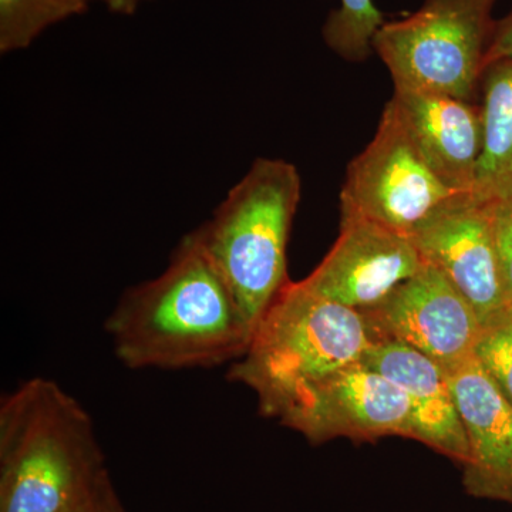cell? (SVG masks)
<instances>
[{
  "label": "cell",
  "instance_id": "1",
  "mask_svg": "<svg viewBox=\"0 0 512 512\" xmlns=\"http://www.w3.org/2000/svg\"><path fill=\"white\" fill-rule=\"evenodd\" d=\"M106 330L127 367L174 370L234 363L254 333L192 232L163 274L121 295Z\"/></svg>",
  "mask_w": 512,
  "mask_h": 512
},
{
  "label": "cell",
  "instance_id": "2",
  "mask_svg": "<svg viewBox=\"0 0 512 512\" xmlns=\"http://www.w3.org/2000/svg\"><path fill=\"white\" fill-rule=\"evenodd\" d=\"M111 484L93 420L53 380L33 377L0 406V512H77Z\"/></svg>",
  "mask_w": 512,
  "mask_h": 512
},
{
  "label": "cell",
  "instance_id": "3",
  "mask_svg": "<svg viewBox=\"0 0 512 512\" xmlns=\"http://www.w3.org/2000/svg\"><path fill=\"white\" fill-rule=\"evenodd\" d=\"M373 345L362 312L291 281L259 320L228 376L256 394L262 414L279 419L306 390L362 363Z\"/></svg>",
  "mask_w": 512,
  "mask_h": 512
},
{
  "label": "cell",
  "instance_id": "4",
  "mask_svg": "<svg viewBox=\"0 0 512 512\" xmlns=\"http://www.w3.org/2000/svg\"><path fill=\"white\" fill-rule=\"evenodd\" d=\"M301 194L295 165L256 158L210 220L192 231L252 330L291 282L286 249Z\"/></svg>",
  "mask_w": 512,
  "mask_h": 512
},
{
  "label": "cell",
  "instance_id": "5",
  "mask_svg": "<svg viewBox=\"0 0 512 512\" xmlns=\"http://www.w3.org/2000/svg\"><path fill=\"white\" fill-rule=\"evenodd\" d=\"M498 0H424L412 15L386 22L373 52L386 64L394 90L473 100L483 79Z\"/></svg>",
  "mask_w": 512,
  "mask_h": 512
},
{
  "label": "cell",
  "instance_id": "6",
  "mask_svg": "<svg viewBox=\"0 0 512 512\" xmlns=\"http://www.w3.org/2000/svg\"><path fill=\"white\" fill-rule=\"evenodd\" d=\"M463 192L434 173L392 104L373 140L346 171L340 214L359 215L409 235L441 205Z\"/></svg>",
  "mask_w": 512,
  "mask_h": 512
},
{
  "label": "cell",
  "instance_id": "7",
  "mask_svg": "<svg viewBox=\"0 0 512 512\" xmlns=\"http://www.w3.org/2000/svg\"><path fill=\"white\" fill-rule=\"evenodd\" d=\"M360 312L375 343L410 346L444 370L474 355L481 329L470 302L427 262L382 301Z\"/></svg>",
  "mask_w": 512,
  "mask_h": 512
},
{
  "label": "cell",
  "instance_id": "8",
  "mask_svg": "<svg viewBox=\"0 0 512 512\" xmlns=\"http://www.w3.org/2000/svg\"><path fill=\"white\" fill-rule=\"evenodd\" d=\"M312 444L346 437L413 439L409 399L399 386L363 365L343 367L302 393L279 417Z\"/></svg>",
  "mask_w": 512,
  "mask_h": 512
},
{
  "label": "cell",
  "instance_id": "9",
  "mask_svg": "<svg viewBox=\"0 0 512 512\" xmlns=\"http://www.w3.org/2000/svg\"><path fill=\"white\" fill-rule=\"evenodd\" d=\"M427 264L436 266L483 322L510 302L495 245L493 208L471 192L451 198L410 232Z\"/></svg>",
  "mask_w": 512,
  "mask_h": 512
},
{
  "label": "cell",
  "instance_id": "10",
  "mask_svg": "<svg viewBox=\"0 0 512 512\" xmlns=\"http://www.w3.org/2000/svg\"><path fill=\"white\" fill-rule=\"evenodd\" d=\"M424 264L409 235L359 215L340 214L335 245L302 284L322 298L362 311Z\"/></svg>",
  "mask_w": 512,
  "mask_h": 512
},
{
  "label": "cell",
  "instance_id": "11",
  "mask_svg": "<svg viewBox=\"0 0 512 512\" xmlns=\"http://www.w3.org/2000/svg\"><path fill=\"white\" fill-rule=\"evenodd\" d=\"M468 443V495L512 505V404L471 356L446 370Z\"/></svg>",
  "mask_w": 512,
  "mask_h": 512
},
{
  "label": "cell",
  "instance_id": "12",
  "mask_svg": "<svg viewBox=\"0 0 512 512\" xmlns=\"http://www.w3.org/2000/svg\"><path fill=\"white\" fill-rule=\"evenodd\" d=\"M389 103L434 173L451 190L473 191L483 148L481 106L409 90H394Z\"/></svg>",
  "mask_w": 512,
  "mask_h": 512
},
{
  "label": "cell",
  "instance_id": "13",
  "mask_svg": "<svg viewBox=\"0 0 512 512\" xmlns=\"http://www.w3.org/2000/svg\"><path fill=\"white\" fill-rule=\"evenodd\" d=\"M363 365L399 386L409 399L413 439L461 464L468 443L446 370L419 350L396 342H376Z\"/></svg>",
  "mask_w": 512,
  "mask_h": 512
},
{
  "label": "cell",
  "instance_id": "14",
  "mask_svg": "<svg viewBox=\"0 0 512 512\" xmlns=\"http://www.w3.org/2000/svg\"><path fill=\"white\" fill-rule=\"evenodd\" d=\"M481 82L483 148L471 194L493 204L512 195V56L485 67Z\"/></svg>",
  "mask_w": 512,
  "mask_h": 512
},
{
  "label": "cell",
  "instance_id": "15",
  "mask_svg": "<svg viewBox=\"0 0 512 512\" xmlns=\"http://www.w3.org/2000/svg\"><path fill=\"white\" fill-rule=\"evenodd\" d=\"M86 10L79 0H0V52L28 49L50 26Z\"/></svg>",
  "mask_w": 512,
  "mask_h": 512
},
{
  "label": "cell",
  "instance_id": "16",
  "mask_svg": "<svg viewBox=\"0 0 512 512\" xmlns=\"http://www.w3.org/2000/svg\"><path fill=\"white\" fill-rule=\"evenodd\" d=\"M322 28L323 40L332 52L348 62H365L373 52V39L382 28V12L373 0H339Z\"/></svg>",
  "mask_w": 512,
  "mask_h": 512
},
{
  "label": "cell",
  "instance_id": "17",
  "mask_svg": "<svg viewBox=\"0 0 512 512\" xmlns=\"http://www.w3.org/2000/svg\"><path fill=\"white\" fill-rule=\"evenodd\" d=\"M474 357L512 404V301L481 322Z\"/></svg>",
  "mask_w": 512,
  "mask_h": 512
},
{
  "label": "cell",
  "instance_id": "18",
  "mask_svg": "<svg viewBox=\"0 0 512 512\" xmlns=\"http://www.w3.org/2000/svg\"><path fill=\"white\" fill-rule=\"evenodd\" d=\"M495 245L500 259L505 289L512 301V195L505 200L493 202Z\"/></svg>",
  "mask_w": 512,
  "mask_h": 512
},
{
  "label": "cell",
  "instance_id": "19",
  "mask_svg": "<svg viewBox=\"0 0 512 512\" xmlns=\"http://www.w3.org/2000/svg\"><path fill=\"white\" fill-rule=\"evenodd\" d=\"M512 56V10L505 18L497 20L490 46L484 60L485 67Z\"/></svg>",
  "mask_w": 512,
  "mask_h": 512
},
{
  "label": "cell",
  "instance_id": "20",
  "mask_svg": "<svg viewBox=\"0 0 512 512\" xmlns=\"http://www.w3.org/2000/svg\"><path fill=\"white\" fill-rule=\"evenodd\" d=\"M77 512H127L121 504L119 495L114 487H110L106 493L100 495L92 504Z\"/></svg>",
  "mask_w": 512,
  "mask_h": 512
},
{
  "label": "cell",
  "instance_id": "21",
  "mask_svg": "<svg viewBox=\"0 0 512 512\" xmlns=\"http://www.w3.org/2000/svg\"><path fill=\"white\" fill-rule=\"evenodd\" d=\"M83 5H86L89 8L90 3L92 2H100L106 6L110 12L117 13V15H134L137 12V9L143 5L144 2H148V0H79Z\"/></svg>",
  "mask_w": 512,
  "mask_h": 512
}]
</instances>
